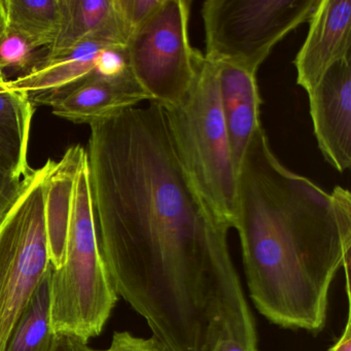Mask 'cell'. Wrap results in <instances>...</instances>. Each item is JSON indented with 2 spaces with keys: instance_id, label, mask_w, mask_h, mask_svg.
I'll list each match as a JSON object with an SVG mask.
<instances>
[{
  "instance_id": "5b68a950",
  "label": "cell",
  "mask_w": 351,
  "mask_h": 351,
  "mask_svg": "<svg viewBox=\"0 0 351 351\" xmlns=\"http://www.w3.org/2000/svg\"><path fill=\"white\" fill-rule=\"evenodd\" d=\"M53 160L23 178L21 192L0 221V351L51 265L47 193Z\"/></svg>"
},
{
  "instance_id": "6da1fadb",
  "label": "cell",
  "mask_w": 351,
  "mask_h": 351,
  "mask_svg": "<svg viewBox=\"0 0 351 351\" xmlns=\"http://www.w3.org/2000/svg\"><path fill=\"white\" fill-rule=\"evenodd\" d=\"M89 126L96 230L118 295L154 330L219 315L242 293L232 228L189 176L165 108L149 101Z\"/></svg>"
},
{
  "instance_id": "9a60e30c",
  "label": "cell",
  "mask_w": 351,
  "mask_h": 351,
  "mask_svg": "<svg viewBox=\"0 0 351 351\" xmlns=\"http://www.w3.org/2000/svg\"><path fill=\"white\" fill-rule=\"evenodd\" d=\"M54 267L51 265L42 282L14 324L3 351H51L55 335L51 322V289Z\"/></svg>"
},
{
  "instance_id": "277c9868",
  "label": "cell",
  "mask_w": 351,
  "mask_h": 351,
  "mask_svg": "<svg viewBox=\"0 0 351 351\" xmlns=\"http://www.w3.org/2000/svg\"><path fill=\"white\" fill-rule=\"evenodd\" d=\"M164 108L189 176L211 208L233 229L238 172L221 114L217 62L202 55L186 97Z\"/></svg>"
},
{
  "instance_id": "8fae6325",
  "label": "cell",
  "mask_w": 351,
  "mask_h": 351,
  "mask_svg": "<svg viewBox=\"0 0 351 351\" xmlns=\"http://www.w3.org/2000/svg\"><path fill=\"white\" fill-rule=\"evenodd\" d=\"M219 101L232 158L239 173L252 137L262 128L256 73L239 65L217 62Z\"/></svg>"
},
{
  "instance_id": "9c48e42d",
  "label": "cell",
  "mask_w": 351,
  "mask_h": 351,
  "mask_svg": "<svg viewBox=\"0 0 351 351\" xmlns=\"http://www.w3.org/2000/svg\"><path fill=\"white\" fill-rule=\"evenodd\" d=\"M295 56L297 84L311 93L334 65L351 58V0H319Z\"/></svg>"
},
{
  "instance_id": "3957f363",
  "label": "cell",
  "mask_w": 351,
  "mask_h": 351,
  "mask_svg": "<svg viewBox=\"0 0 351 351\" xmlns=\"http://www.w3.org/2000/svg\"><path fill=\"white\" fill-rule=\"evenodd\" d=\"M118 299L100 250L86 149L71 182L64 258L62 265L53 270V332L71 335L88 343L101 334Z\"/></svg>"
},
{
  "instance_id": "ba28073f",
  "label": "cell",
  "mask_w": 351,
  "mask_h": 351,
  "mask_svg": "<svg viewBox=\"0 0 351 351\" xmlns=\"http://www.w3.org/2000/svg\"><path fill=\"white\" fill-rule=\"evenodd\" d=\"M308 98L320 153L343 173L351 167V58L334 65Z\"/></svg>"
},
{
  "instance_id": "4fadbf2b",
  "label": "cell",
  "mask_w": 351,
  "mask_h": 351,
  "mask_svg": "<svg viewBox=\"0 0 351 351\" xmlns=\"http://www.w3.org/2000/svg\"><path fill=\"white\" fill-rule=\"evenodd\" d=\"M149 101L132 71L119 77H94L55 104L53 114L75 124H88L125 108Z\"/></svg>"
},
{
  "instance_id": "ac0fdd59",
  "label": "cell",
  "mask_w": 351,
  "mask_h": 351,
  "mask_svg": "<svg viewBox=\"0 0 351 351\" xmlns=\"http://www.w3.org/2000/svg\"><path fill=\"white\" fill-rule=\"evenodd\" d=\"M162 0H114L117 10L131 36L153 15Z\"/></svg>"
},
{
  "instance_id": "7c38bea8",
  "label": "cell",
  "mask_w": 351,
  "mask_h": 351,
  "mask_svg": "<svg viewBox=\"0 0 351 351\" xmlns=\"http://www.w3.org/2000/svg\"><path fill=\"white\" fill-rule=\"evenodd\" d=\"M98 38L127 47L131 34L114 0H62L60 28L40 61L66 55L88 38Z\"/></svg>"
},
{
  "instance_id": "52a82bcc",
  "label": "cell",
  "mask_w": 351,
  "mask_h": 351,
  "mask_svg": "<svg viewBox=\"0 0 351 351\" xmlns=\"http://www.w3.org/2000/svg\"><path fill=\"white\" fill-rule=\"evenodd\" d=\"M189 0H162L127 44L129 64L149 101L178 106L194 85L202 53L191 46Z\"/></svg>"
},
{
  "instance_id": "cb8c5ba5",
  "label": "cell",
  "mask_w": 351,
  "mask_h": 351,
  "mask_svg": "<svg viewBox=\"0 0 351 351\" xmlns=\"http://www.w3.org/2000/svg\"><path fill=\"white\" fill-rule=\"evenodd\" d=\"M5 28H7V22H5V7H3V0H0V38L3 36ZM0 81H5V80H0Z\"/></svg>"
},
{
  "instance_id": "30bf717a",
  "label": "cell",
  "mask_w": 351,
  "mask_h": 351,
  "mask_svg": "<svg viewBox=\"0 0 351 351\" xmlns=\"http://www.w3.org/2000/svg\"><path fill=\"white\" fill-rule=\"evenodd\" d=\"M110 46L117 45L88 38L66 55L40 61L27 73L10 80V90L27 94L34 106L51 108L86 82L99 77L96 71L98 53Z\"/></svg>"
},
{
  "instance_id": "d4e9b609",
  "label": "cell",
  "mask_w": 351,
  "mask_h": 351,
  "mask_svg": "<svg viewBox=\"0 0 351 351\" xmlns=\"http://www.w3.org/2000/svg\"><path fill=\"white\" fill-rule=\"evenodd\" d=\"M9 81H0V93H1V92H5L8 91V90H10Z\"/></svg>"
},
{
  "instance_id": "ffe728a7",
  "label": "cell",
  "mask_w": 351,
  "mask_h": 351,
  "mask_svg": "<svg viewBox=\"0 0 351 351\" xmlns=\"http://www.w3.org/2000/svg\"><path fill=\"white\" fill-rule=\"evenodd\" d=\"M23 180L0 173V221H3L21 192Z\"/></svg>"
},
{
  "instance_id": "7402d4cb",
  "label": "cell",
  "mask_w": 351,
  "mask_h": 351,
  "mask_svg": "<svg viewBox=\"0 0 351 351\" xmlns=\"http://www.w3.org/2000/svg\"><path fill=\"white\" fill-rule=\"evenodd\" d=\"M51 351H94L88 343L71 335H55Z\"/></svg>"
},
{
  "instance_id": "603a6c76",
  "label": "cell",
  "mask_w": 351,
  "mask_h": 351,
  "mask_svg": "<svg viewBox=\"0 0 351 351\" xmlns=\"http://www.w3.org/2000/svg\"><path fill=\"white\" fill-rule=\"evenodd\" d=\"M208 351H250L237 339L223 338L215 342Z\"/></svg>"
},
{
  "instance_id": "e0dca14e",
  "label": "cell",
  "mask_w": 351,
  "mask_h": 351,
  "mask_svg": "<svg viewBox=\"0 0 351 351\" xmlns=\"http://www.w3.org/2000/svg\"><path fill=\"white\" fill-rule=\"evenodd\" d=\"M38 51V49L19 32L5 28L0 38V80H9L8 71H29L34 66V57Z\"/></svg>"
},
{
  "instance_id": "8992f818",
  "label": "cell",
  "mask_w": 351,
  "mask_h": 351,
  "mask_svg": "<svg viewBox=\"0 0 351 351\" xmlns=\"http://www.w3.org/2000/svg\"><path fill=\"white\" fill-rule=\"evenodd\" d=\"M319 0H206L205 58L258 73L274 47L307 23Z\"/></svg>"
},
{
  "instance_id": "7a4b0ae2",
  "label": "cell",
  "mask_w": 351,
  "mask_h": 351,
  "mask_svg": "<svg viewBox=\"0 0 351 351\" xmlns=\"http://www.w3.org/2000/svg\"><path fill=\"white\" fill-rule=\"evenodd\" d=\"M233 229L258 313L279 328L319 334L332 281L350 258V192H326L287 169L262 127L238 173Z\"/></svg>"
},
{
  "instance_id": "44dd1931",
  "label": "cell",
  "mask_w": 351,
  "mask_h": 351,
  "mask_svg": "<svg viewBox=\"0 0 351 351\" xmlns=\"http://www.w3.org/2000/svg\"><path fill=\"white\" fill-rule=\"evenodd\" d=\"M346 279V293L348 300V313H347L346 324L342 335L337 339L336 342L330 347L328 351H351V298H350V263L343 265Z\"/></svg>"
},
{
  "instance_id": "5bb4252c",
  "label": "cell",
  "mask_w": 351,
  "mask_h": 351,
  "mask_svg": "<svg viewBox=\"0 0 351 351\" xmlns=\"http://www.w3.org/2000/svg\"><path fill=\"white\" fill-rule=\"evenodd\" d=\"M34 112L36 106L24 92L0 93V173L22 180L32 170L28 145Z\"/></svg>"
},
{
  "instance_id": "d6986e66",
  "label": "cell",
  "mask_w": 351,
  "mask_h": 351,
  "mask_svg": "<svg viewBox=\"0 0 351 351\" xmlns=\"http://www.w3.org/2000/svg\"><path fill=\"white\" fill-rule=\"evenodd\" d=\"M94 351H167L163 345L155 338H141L129 332H116L112 343L104 350Z\"/></svg>"
},
{
  "instance_id": "2e32d148",
  "label": "cell",
  "mask_w": 351,
  "mask_h": 351,
  "mask_svg": "<svg viewBox=\"0 0 351 351\" xmlns=\"http://www.w3.org/2000/svg\"><path fill=\"white\" fill-rule=\"evenodd\" d=\"M7 28L27 38L36 49L48 48L58 34L62 0H3Z\"/></svg>"
}]
</instances>
